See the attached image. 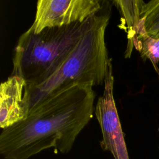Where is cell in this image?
Here are the masks:
<instances>
[{
	"label": "cell",
	"mask_w": 159,
	"mask_h": 159,
	"mask_svg": "<svg viewBox=\"0 0 159 159\" xmlns=\"http://www.w3.org/2000/svg\"><path fill=\"white\" fill-rule=\"evenodd\" d=\"M114 82L111 61L107 66L104 92L98 99L94 112L102 132L101 145L102 149L109 152L114 159H129L124 134L114 98Z\"/></svg>",
	"instance_id": "5b68a950"
},
{
	"label": "cell",
	"mask_w": 159,
	"mask_h": 159,
	"mask_svg": "<svg viewBox=\"0 0 159 159\" xmlns=\"http://www.w3.org/2000/svg\"><path fill=\"white\" fill-rule=\"evenodd\" d=\"M110 11L109 2L104 1L102 9L91 17L83 35L57 70L40 83L25 86L23 99L29 111L52 94L72 84H104L111 61L105 42Z\"/></svg>",
	"instance_id": "7a4b0ae2"
},
{
	"label": "cell",
	"mask_w": 159,
	"mask_h": 159,
	"mask_svg": "<svg viewBox=\"0 0 159 159\" xmlns=\"http://www.w3.org/2000/svg\"><path fill=\"white\" fill-rule=\"evenodd\" d=\"M141 19L146 30L159 22V0H152L143 3L141 10Z\"/></svg>",
	"instance_id": "9c48e42d"
},
{
	"label": "cell",
	"mask_w": 159,
	"mask_h": 159,
	"mask_svg": "<svg viewBox=\"0 0 159 159\" xmlns=\"http://www.w3.org/2000/svg\"><path fill=\"white\" fill-rule=\"evenodd\" d=\"M26 85L19 76H9L0 86V127L4 129L23 120L29 109L24 103L23 96Z\"/></svg>",
	"instance_id": "8992f818"
},
{
	"label": "cell",
	"mask_w": 159,
	"mask_h": 159,
	"mask_svg": "<svg viewBox=\"0 0 159 159\" xmlns=\"http://www.w3.org/2000/svg\"><path fill=\"white\" fill-rule=\"evenodd\" d=\"M112 2L120 11L124 20V24L127 29V47L125 57H130L134 43L137 39L141 21V10L143 1H113Z\"/></svg>",
	"instance_id": "52a82bcc"
},
{
	"label": "cell",
	"mask_w": 159,
	"mask_h": 159,
	"mask_svg": "<svg viewBox=\"0 0 159 159\" xmlns=\"http://www.w3.org/2000/svg\"><path fill=\"white\" fill-rule=\"evenodd\" d=\"M99 0H39L34 21L30 28L38 34L47 27L84 22L102 7Z\"/></svg>",
	"instance_id": "277c9868"
},
{
	"label": "cell",
	"mask_w": 159,
	"mask_h": 159,
	"mask_svg": "<svg viewBox=\"0 0 159 159\" xmlns=\"http://www.w3.org/2000/svg\"><path fill=\"white\" fill-rule=\"evenodd\" d=\"M134 47L140 53L143 60H149L155 66L159 61V39L149 36L147 32L138 35Z\"/></svg>",
	"instance_id": "ba28073f"
},
{
	"label": "cell",
	"mask_w": 159,
	"mask_h": 159,
	"mask_svg": "<svg viewBox=\"0 0 159 159\" xmlns=\"http://www.w3.org/2000/svg\"><path fill=\"white\" fill-rule=\"evenodd\" d=\"M92 83L69 85L29 110L23 120L2 130L0 154L4 159H28L54 148L71 151L93 117L95 92Z\"/></svg>",
	"instance_id": "6da1fadb"
},
{
	"label": "cell",
	"mask_w": 159,
	"mask_h": 159,
	"mask_svg": "<svg viewBox=\"0 0 159 159\" xmlns=\"http://www.w3.org/2000/svg\"><path fill=\"white\" fill-rule=\"evenodd\" d=\"M147 34L155 39H159V22L152 25L147 30H146Z\"/></svg>",
	"instance_id": "30bf717a"
},
{
	"label": "cell",
	"mask_w": 159,
	"mask_h": 159,
	"mask_svg": "<svg viewBox=\"0 0 159 159\" xmlns=\"http://www.w3.org/2000/svg\"><path fill=\"white\" fill-rule=\"evenodd\" d=\"M91 17L84 22L47 27L38 34L29 27L20 36L14 48L11 75L22 78L25 86L44 81L72 50L88 27Z\"/></svg>",
	"instance_id": "3957f363"
}]
</instances>
